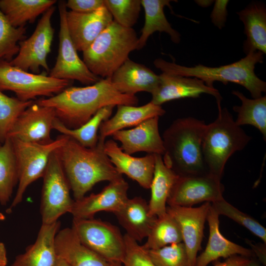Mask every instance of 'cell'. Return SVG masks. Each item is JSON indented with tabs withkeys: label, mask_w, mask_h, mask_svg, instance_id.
Wrapping results in <instances>:
<instances>
[{
	"label": "cell",
	"mask_w": 266,
	"mask_h": 266,
	"mask_svg": "<svg viewBox=\"0 0 266 266\" xmlns=\"http://www.w3.org/2000/svg\"><path fill=\"white\" fill-rule=\"evenodd\" d=\"M18 182L17 165L11 139L0 143V204L5 205Z\"/></svg>",
	"instance_id": "d6a6232c"
},
{
	"label": "cell",
	"mask_w": 266,
	"mask_h": 266,
	"mask_svg": "<svg viewBox=\"0 0 266 266\" xmlns=\"http://www.w3.org/2000/svg\"><path fill=\"white\" fill-rule=\"evenodd\" d=\"M129 188L128 182L123 177L111 181L99 193H92L74 200L69 213L73 218L78 219L93 218L97 213L102 211L114 214L128 200Z\"/></svg>",
	"instance_id": "9a60e30c"
},
{
	"label": "cell",
	"mask_w": 266,
	"mask_h": 266,
	"mask_svg": "<svg viewBox=\"0 0 266 266\" xmlns=\"http://www.w3.org/2000/svg\"><path fill=\"white\" fill-rule=\"evenodd\" d=\"M124 237L126 252L122 266H155L142 245L126 233Z\"/></svg>",
	"instance_id": "ab89813d"
},
{
	"label": "cell",
	"mask_w": 266,
	"mask_h": 266,
	"mask_svg": "<svg viewBox=\"0 0 266 266\" xmlns=\"http://www.w3.org/2000/svg\"><path fill=\"white\" fill-rule=\"evenodd\" d=\"M264 54L260 51L250 53L244 58L231 64L218 67H210L201 64L186 66L157 58L153 63L162 72L185 77H196L202 80L210 87L215 81L226 85L232 82L247 89L253 99L262 97L266 92V83L259 78L255 72V66L262 63Z\"/></svg>",
	"instance_id": "277c9868"
},
{
	"label": "cell",
	"mask_w": 266,
	"mask_h": 266,
	"mask_svg": "<svg viewBox=\"0 0 266 266\" xmlns=\"http://www.w3.org/2000/svg\"><path fill=\"white\" fill-rule=\"evenodd\" d=\"M113 21L105 6L87 13L67 11L66 23L68 33L77 51H85Z\"/></svg>",
	"instance_id": "ac0fdd59"
},
{
	"label": "cell",
	"mask_w": 266,
	"mask_h": 266,
	"mask_svg": "<svg viewBox=\"0 0 266 266\" xmlns=\"http://www.w3.org/2000/svg\"><path fill=\"white\" fill-rule=\"evenodd\" d=\"M159 117L148 119L132 129L122 130L111 136L121 143L125 153L132 155L139 152L163 155L164 147L159 131Z\"/></svg>",
	"instance_id": "d6986e66"
},
{
	"label": "cell",
	"mask_w": 266,
	"mask_h": 266,
	"mask_svg": "<svg viewBox=\"0 0 266 266\" xmlns=\"http://www.w3.org/2000/svg\"><path fill=\"white\" fill-rule=\"evenodd\" d=\"M104 6L114 21L126 28H132L137 23L141 10V0H104Z\"/></svg>",
	"instance_id": "74e56055"
},
{
	"label": "cell",
	"mask_w": 266,
	"mask_h": 266,
	"mask_svg": "<svg viewBox=\"0 0 266 266\" xmlns=\"http://www.w3.org/2000/svg\"><path fill=\"white\" fill-rule=\"evenodd\" d=\"M60 226L59 221L42 224L34 243L17 255L10 266H55L58 259L55 238Z\"/></svg>",
	"instance_id": "603a6c76"
},
{
	"label": "cell",
	"mask_w": 266,
	"mask_h": 266,
	"mask_svg": "<svg viewBox=\"0 0 266 266\" xmlns=\"http://www.w3.org/2000/svg\"><path fill=\"white\" fill-rule=\"evenodd\" d=\"M56 7L52 6L43 14L30 37L19 42L17 55L9 63L26 71L38 74L40 68L46 72L50 71L47 57L51 51L54 29L51 18Z\"/></svg>",
	"instance_id": "8fae6325"
},
{
	"label": "cell",
	"mask_w": 266,
	"mask_h": 266,
	"mask_svg": "<svg viewBox=\"0 0 266 266\" xmlns=\"http://www.w3.org/2000/svg\"><path fill=\"white\" fill-rule=\"evenodd\" d=\"M53 108L57 118L67 128L75 129L88 122L100 109L108 105H136L135 95L118 92L110 77L102 78L85 87L70 86L50 98L35 101Z\"/></svg>",
	"instance_id": "6da1fadb"
},
{
	"label": "cell",
	"mask_w": 266,
	"mask_h": 266,
	"mask_svg": "<svg viewBox=\"0 0 266 266\" xmlns=\"http://www.w3.org/2000/svg\"><path fill=\"white\" fill-rule=\"evenodd\" d=\"M232 94L241 101L240 106L233 107L237 113L235 122L237 125H251L257 129L266 140V96L257 99H249L238 91H233Z\"/></svg>",
	"instance_id": "1f68e13d"
},
{
	"label": "cell",
	"mask_w": 266,
	"mask_h": 266,
	"mask_svg": "<svg viewBox=\"0 0 266 266\" xmlns=\"http://www.w3.org/2000/svg\"><path fill=\"white\" fill-rule=\"evenodd\" d=\"M138 37L134 30L123 27L114 20L83 52V62L95 75L106 78L137 50Z\"/></svg>",
	"instance_id": "8992f818"
},
{
	"label": "cell",
	"mask_w": 266,
	"mask_h": 266,
	"mask_svg": "<svg viewBox=\"0 0 266 266\" xmlns=\"http://www.w3.org/2000/svg\"><path fill=\"white\" fill-rule=\"evenodd\" d=\"M244 266H260V265L256 260L251 258Z\"/></svg>",
	"instance_id": "c3c4849f"
},
{
	"label": "cell",
	"mask_w": 266,
	"mask_h": 266,
	"mask_svg": "<svg viewBox=\"0 0 266 266\" xmlns=\"http://www.w3.org/2000/svg\"><path fill=\"white\" fill-rule=\"evenodd\" d=\"M155 157L154 171L150 187L151 197L148 203L150 215L159 217L166 213V203L179 175L164 164L162 155L155 154Z\"/></svg>",
	"instance_id": "83f0119b"
},
{
	"label": "cell",
	"mask_w": 266,
	"mask_h": 266,
	"mask_svg": "<svg viewBox=\"0 0 266 266\" xmlns=\"http://www.w3.org/2000/svg\"><path fill=\"white\" fill-rule=\"evenodd\" d=\"M85 246L103 259L111 266H122L126 245L119 229L110 223L93 218H73L71 228Z\"/></svg>",
	"instance_id": "52a82bcc"
},
{
	"label": "cell",
	"mask_w": 266,
	"mask_h": 266,
	"mask_svg": "<svg viewBox=\"0 0 266 266\" xmlns=\"http://www.w3.org/2000/svg\"><path fill=\"white\" fill-rule=\"evenodd\" d=\"M7 263L6 248L4 244L0 242V266H6Z\"/></svg>",
	"instance_id": "f6af8a7d"
},
{
	"label": "cell",
	"mask_w": 266,
	"mask_h": 266,
	"mask_svg": "<svg viewBox=\"0 0 266 266\" xmlns=\"http://www.w3.org/2000/svg\"><path fill=\"white\" fill-rule=\"evenodd\" d=\"M67 138V136L62 134L52 142L45 144L10 138L17 165L18 186L9 210L22 201L28 187L42 177L51 154L62 147Z\"/></svg>",
	"instance_id": "ba28073f"
},
{
	"label": "cell",
	"mask_w": 266,
	"mask_h": 266,
	"mask_svg": "<svg viewBox=\"0 0 266 266\" xmlns=\"http://www.w3.org/2000/svg\"><path fill=\"white\" fill-rule=\"evenodd\" d=\"M117 106V110L114 115L101 123L99 128V137L105 139L117 131L135 127L148 119L160 117L166 113L161 106L151 101L140 106L128 105Z\"/></svg>",
	"instance_id": "484cf974"
},
{
	"label": "cell",
	"mask_w": 266,
	"mask_h": 266,
	"mask_svg": "<svg viewBox=\"0 0 266 266\" xmlns=\"http://www.w3.org/2000/svg\"><path fill=\"white\" fill-rule=\"evenodd\" d=\"M110 79L118 92L133 95L139 92L152 94L160 82L159 75L150 68L130 59L112 74Z\"/></svg>",
	"instance_id": "44dd1931"
},
{
	"label": "cell",
	"mask_w": 266,
	"mask_h": 266,
	"mask_svg": "<svg viewBox=\"0 0 266 266\" xmlns=\"http://www.w3.org/2000/svg\"><path fill=\"white\" fill-rule=\"evenodd\" d=\"M210 202L198 207L168 205L166 211L178 223L188 257V266H195L197 254L200 249L204 226Z\"/></svg>",
	"instance_id": "2e32d148"
},
{
	"label": "cell",
	"mask_w": 266,
	"mask_h": 266,
	"mask_svg": "<svg viewBox=\"0 0 266 266\" xmlns=\"http://www.w3.org/2000/svg\"><path fill=\"white\" fill-rule=\"evenodd\" d=\"M170 0H141L145 13L144 24L141 34L138 37L137 50H140L146 45L149 37L156 32L167 33L175 43L180 41L181 35L171 27L164 12L166 6L171 8Z\"/></svg>",
	"instance_id": "f1b7e54d"
},
{
	"label": "cell",
	"mask_w": 266,
	"mask_h": 266,
	"mask_svg": "<svg viewBox=\"0 0 266 266\" xmlns=\"http://www.w3.org/2000/svg\"><path fill=\"white\" fill-rule=\"evenodd\" d=\"M251 246L253 248V252L254 254H256V256L259 258L260 261H261L264 265H266V246L264 245L263 246H258L256 245H253L251 244Z\"/></svg>",
	"instance_id": "ee69618b"
},
{
	"label": "cell",
	"mask_w": 266,
	"mask_h": 266,
	"mask_svg": "<svg viewBox=\"0 0 266 266\" xmlns=\"http://www.w3.org/2000/svg\"><path fill=\"white\" fill-rule=\"evenodd\" d=\"M211 203L219 215H225L232 219L266 243V229L257 220L237 209L224 198Z\"/></svg>",
	"instance_id": "8d00e7d4"
},
{
	"label": "cell",
	"mask_w": 266,
	"mask_h": 266,
	"mask_svg": "<svg viewBox=\"0 0 266 266\" xmlns=\"http://www.w3.org/2000/svg\"><path fill=\"white\" fill-rule=\"evenodd\" d=\"M56 2V0H0V9L12 26L19 28L34 22Z\"/></svg>",
	"instance_id": "f546056e"
},
{
	"label": "cell",
	"mask_w": 266,
	"mask_h": 266,
	"mask_svg": "<svg viewBox=\"0 0 266 266\" xmlns=\"http://www.w3.org/2000/svg\"><path fill=\"white\" fill-rule=\"evenodd\" d=\"M155 92L151 94V102L160 105L165 102L183 98H197L202 94L214 96L216 101L221 100L218 90L207 86L201 80L162 72Z\"/></svg>",
	"instance_id": "e0dca14e"
},
{
	"label": "cell",
	"mask_w": 266,
	"mask_h": 266,
	"mask_svg": "<svg viewBox=\"0 0 266 266\" xmlns=\"http://www.w3.org/2000/svg\"><path fill=\"white\" fill-rule=\"evenodd\" d=\"M58 5L60 16L58 54L49 76L59 79L75 80L87 85L93 84L101 78L88 69L78 55L66 26V1L60 0Z\"/></svg>",
	"instance_id": "7c38bea8"
},
{
	"label": "cell",
	"mask_w": 266,
	"mask_h": 266,
	"mask_svg": "<svg viewBox=\"0 0 266 266\" xmlns=\"http://www.w3.org/2000/svg\"><path fill=\"white\" fill-rule=\"evenodd\" d=\"M147 252L155 266H188L186 250L183 242L148 250Z\"/></svg>",
	"instance_id": "f35d334b"
},
{
	"label": "cell",
	"mask_w": 266,
	"mask_h": 266,
	"mask_svg": "<svg viewBox=\"0 0 266 266\" xmlns=\"http://www.w3.org/2000/svg\"><path fill=\"white\" fill-rule=\"evenodd\" d=\"M228 0H216L210 14L212 23L219 29L225 26L228 15L227 6Z\"/></svg>",
	"instance_id": "b9f144b4"
},
{
	"label": "cell",
	"mask_w": 266,
	"mask_h": 266,
	"mask_svg": "<svg viewBox=\"0 0 266 266\" xmlns=\"http://www.w3.org/2000/svg\"><path fill=\"white\" fill-rule=\"evenodd\" d=\"M55 266H70L64 259L58 256Z\"/></svg>",
	"instance_id": "bcb514c9"
},
{
	"label": "cell",
	"mask_w": 266,
	"mask_h": 266,
	"mask_svg": "<svg viewBox=\"0 0 266 266\" xmlns=\"http://www.w3.org/2000/svg\"><path fill=\"white\" fill-rule=\"evenodd\" d=\"M66 8L78 13H91L104 6V0H68Z\"/></svg>",
	"instance_id": "60d3db41"
},
{
	"label": "cell",
	"mask_w": 266,
	"mask_h": 266,
	"mask_svg": "<svg viewBox=\"0 0 266 266\" xmlns=\"http://www.w3.org/2000/svg\"><path fill=\"white\" fill-rule=\"evenodd\" d=\"M221 179L209 174L179 176L167 200L168 205L192 207L202 202H214L223 198Z\"/></svg>",
	"instance_id": "4fadbf2b"
},
{
	"label": "cell",
	"mask_w": 266,
	"mask_h": 266,
	"mask_svg": "<svg viewBox=\"0 0 266 266\" xmlns=\"http://www.w3.org/2000/svg\"><path fill=\"white\" fill-rule=\"evenodd\" d=\"M114 214L126 234L137 242L147 238L157 218L150 215L148 203L140 197L128 199L124 206Z\"/></svg>",
	"instance_id": "cb8c5ba5"
},
{
	"label": "cell",
	"mask_w": 266,
	"mask_h": 266,
	"mask_svg": "<svg viewBox=\"0 0 266 266\" xmlns=\"http://www.w3.org/2000/svg\"><path fill=\"white\" fill-rule=\"evenodd\" d=\"M104 151L117 171L126 174L144 189H150L153 177L155 154L135 157L124 152L113 139L105 141Z\"/></svg>",
	"instance_id": "ffe728a7"
},
{
	"label": "cell",
	"mask_w": 266,
	"mask_h": 266,
	"mask_svg": "<svg viewBox=\"0 0 266 266\" xmlns=\"http://www.w3.org/2000/svg\"><path fill=\"white\" fill-rule=\"evenodd\" d=\"M25 26H12L0 9V61L10 62L19 50V42L25 39Z\"/></svg>",
	"instance_id": "e575fe53"
},
{
	"label": "cell",
	"mask_w": 266,
	"mask_h": 266,
	"mask_svg": "<svg viewBox=\"0 0 266 266\" xmlns=\"http://www.w3.org/2000/svg\"><path fill=\"white\" fill-rule=\"evenodd\" d=\"M216 101L217 118L207 125L202 141V153L207 172L221 179L226 164L235 152L245 148L251 139L236 125L229 111Z\"/></svg>",
	"instance_id": "5b68a950"
},
{
	"label": "cell",
	"mask_w": 266,
	"mask_h": 266,
	"mask_svg": "<svg viewBox=\"0 0 266 266\" xmlns=\"http://www.w3.org/2000/svg\"><path fill=\"white\" fill-rule=\"evenodd\" d=\"M5 219V216L0 212V221H3Z\"/></svg>",
	"instance_id": "681fc988"
},
{
	"label": "cell",
	"mask_w": 266,
	"mask_h": 266,
	"mask_svg": "<svg viewBox=\"0 0 266 266\" xmlns=\"http://www.w3.org/2000/svg\"><path fill=\"white\" fill-rule=\"evenodd\" d=\"M251 258L235 255L229 257L223 262H216L214 266H244Z\"/></svg>",
	"instance_id": "7bdbcfd3"
},
{
	"label": "cell",
	"mask_w": 266,
	"mask_h": 266,
	"mask_svg": "<svg viewBox=\"0 0 266 266\" xmlns=\"http://www.w3.org/2000/svg\"><path fill=\"white\" fill-rule=\"evenodd\" d=\"M10 97L0 90V143H3L14 123L19 115L33 103Z\"/></svg>",
	"instance_id": "d590c367"
},
{
	"label": "cell",
	"mask_w": 266,
	"mask_h": 266,
	"mask_svg": "<svg viewBox=\"0 0 266 266\" xmlns=\"http://www.w3.org/2000/svg\"><path fill=\"white\" fill-rule=\"evenodd\" d=\"M105 141L98 136L97 145L88 148L68 136L59 148L60 159L74 200L85 197L97 183L110 182L122 177L105 153Z\"/></svg>",
	"instance_id": "7a4b0ae2"
},
{
	"label": "cell",
	"mask_w": 266,
	"mask_h": 266,
	"mask_svg": "<svg viewBox=\"0 0 266 266\" xmlns=\"http://www.w3.org/2000/svg\"><path fill=\"white\" fill-rule=\"evenodd\" d=\"M182 242V236L178 223L166 212L157 217L147 237L146 241L142 246L148 250Z\"/></svg>",
	"instance_id": "836d02e7"
},
{
	"label": "cell",
	"mask_w": 266,
	"mask_h": 266,
	"mask_svg": "<svg viewBox=\"0 0 266 266\" xmlns=\"http://www.w3.org/2000/svg\"><path fill=\"white\" fill-rule=\"evenodd\" d=\"M219 216L211 203L206 218L209 229L208 241L204 251L197 257L195 266H207L219 258H228L235 255L250 258L255 256L252 250L230 241L221 234Z\"/></svg>",
	"instance_id": "7402d4cb"
},
{
	"label": "cell",
	"mask_w": 266,
	"mask_h": 266,
	"mask_svg": "<svg viewBox=\"0 0 266 266\" xmlns=\"http://www.w3.org/2000/svg\"><path fill=\"white\" fill-rule=\"evenodd\" d=\"M236 14L243 23L246 39L243 43L246 55L256 51L266 53V7L262 2H252Z\"/></svg>",
	"instance_id": "4316f807"
},
{
	"label": "cell",
	"mask_w": 266,
	"mask_h": 266,
	"mask_svg": "<svg viewBox=\"0 0 266 266\" xmlns=\"http://www.w3.org/2000/svg\"><path fill=\"white\" fill-rule=\"evenodd\" d=\"M206 126L203 121L187 117L175 120L164 131L163 160L177 175L208 173L202 153Z\"/></svg>",
	"instance_id": "3957f363"
},
{
	"label": "cell",
	"mask_w": 266,
	"mask_h": 266,
	"mask_svg": "<svg viewBox=\"0 0 266 266\" xmlns=\"http://www.w3.org/2000/svg\"><path fill=\"white\" fill-rule=\"evenodd\" d=\"M46 72L35 74L0 61V90L11 91L22 101L33 100L37 97H53L70 87L72 81L48 76Z\"/></svg>",
	"instance_id": "9c48e42d"
},
{
	"label": "cell",
	"mask_w": 266,
	"mask_h": 266,
	"mask_svg": "<svg viewBox=\"0 0 266 266\" xmlns=\"http://www.w3.org/2000/svg\"><path fill=\"white\" fill-rule=\"evenodd\" d=\"M56 118L53 108L33 101L17 118L7 137L28 142L50 143L53 141L51 132Z\"/></svg>",
	"instance_id": "5bb4252c"
},
{
	"label": "cell",
	"mask_w": 266,
	"mask_h": 266,
	"mask_svg": "<svg viewBox=\"0 0 266 266\" xmlns=\"http://www.w3.org/2000/svg\"><path fill=\"white\" fill-rule=\"evenodd\" d=\"M114 106L108 105L101 108L85 124L75 129L67 128L56 118L53 129L71 137L84 147H93L98 143V132L101 123L109 118Z\"/></svg>",
	"instance_id": "4dcf8cb0"
},
{
	"label": "cell",
	"mask_w": 266,
	"mask_h": 266,
	"mask_svg": "<svg viewBox=\"0 0 266 266\" xmlns=\"http://www.w3.org/2000/svg\"><path fill=\"white\" fill-rule=\"evenodd\" d=\"M59 148L51 154L42 176L40 207L42 224L54 223L64 214L69 213L74 201L70 195V187L60 159Z\"/></svg>",
	"instance_id": "30bf717a"
},
{
	"label": "cell",
	"mask_w": 266,
	"mask_h": 266,
	"mask_svg": "<svg viewBox=\"0 0 266 266\" xmlns=\"http://www.w3.org/2000/svg\"><path fill=\"white\" fill-rule=\"evenodd\" d=\"M55 246L57 256L70 266H111L102 257L83 245L71 228L58 231Z\"/></svg>",
	"instance_id": "d4e9b609"
},
{
	"label": "cell",
	"mask_w": 266,
	"mask_h": 266,
	"mask_svg": "<svg viewBox=\"0 0 266 266\" xmlns=\"http://www.w3.org/2000/svg\"><path fill=\"white\" fill-rule=\"evenodd\" d=\"M196 3L200 6L202 7H207L209 6L212 3V0H196Z\"/></svg>",
	"instance_id": "7dc6e473"
}]
</instances>
